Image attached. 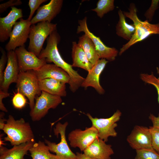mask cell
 Listing matches in <instances>:
<instances>
[{"instance_id": "6da1fadb", "label": "cell", "mask_w": 159, "mask_h": 159, "mask_svg": "<svg viewBox=\"0 0 159 159\" xmlns=\"http://www.w3.org/2000/svg\"><path fill=\"white\" fill-rule=\"evenodd\" d=\"M60 37L56 30L49 35L47 39L45 48L42 49L38 57L40 59H45L47 63L53 62L62 68L68 74L70 80L69 89L73 92H75L81 86L85 78L81 76L73 68L72 65L66 62L59 51L57 45Z\"/></svg>"}, {"instance_id": "7a4b0ae2", "label": "cell", "mask_w": 159, "mask_h": 159, "mask_svg": "<svg viewBox=\"0 0 159 159\" xmlns=\"http://www.w3.org/2000/svg\"><path fill=\"white\" fill-rule=\"evenodd\" d=\"M129 11H123L125 16L131 20L133 22L135 31L131 39L123 45L119 53L121 55L130 47L141 42L153 34H159V23L155 24L150 23L147 20L141 21L137 14V10L135 4L131 3L128 9Z\"/></svg>"}, {"instance_id": "3957f363", "label": "cell", "mask_w": 159, "mask_h": 159, "mask_svg": "<svg viewBox=\"0 0 159 159\" xmlns=\"http://www.w3.org/2000/svg\"><path fill=\"white\" fill-rule=\"evenodd\" d=\"M2 130L6 134L5 141L10 142L12 146L34 140V135L29 123L23 118L15 120L9 115Z\"/></svg>"}, {"instance_id": "277c9868", "label": "cell", "mask_w": 159, "mask_h": 159, "mask_svg": "<svg viewBox=\"0 0 159 159\" xmlns=\"http://www.w3.org/2000/svg\"><path fill=\"white\" fill-rule=\"evenodd\" d=\"M39 82L34 71L31 70L20 72L16 83L17 92L21 93L27 98L31 110L34 106L36 98L42 93Z\"/></svg>"}, {"instance_id": "5b68a950", "label": "cell", "mask_w": 159, "mask_h": 159, "mask_svg": "<svg viewBox=\"0 0 159 159\" xmlns=\"http://www.w3.org/2000/svg\"><path fill=\"white\" fill-rule=\"evenodd\" d=\"M57 24L47 21L39 22L30 27L28 51L38 57L42 50L44 42L53 31L57 30Z\"/></svg>"}, {"instance_id": "8992f818", "label": "cell", "mask_w": 159, "mask_h": 159, "mask_svg": "<svg viewBox=\"0 0 159 159\" xmlns=\"http://www.w3.org/2000/svg\"><path fill=\"white\" fill-rule=\"evenodd\" d=\"M68 125L67 122L63 124L59 122L54 129V134L57 136L59 135L60 140L58 144L46 140L45 143L48 147L50 151L55 153L57 159H77L76 154L69 148L67 142L66 137V130Z\"/></svg>"}, {"instance_id": "52a82bcc", "label": "cell", "mask_w": 159, "mask_h": 159, "mask_svg": "<svg viewBox=\"0 0 159 159\" xmlns=\"http://www.w3.org/2000/svg\"><path fill=\"white\" fill-rule=\"evenodd\" d=\"M62 102L61 97L42 91L40 95L36 97L33 108L29 115L33 121L40 120L48 113L50 109H55Z\"/></svg>"}, {"instance_id": "ba28073f", "label": "cell", "mask_w": 159, "mask_h": 159, "mask_svg": "<svg viewBox=\"0 0 159 159\" xmlns=\"http://www.w3.org/2000/svg\"><path fill=\"white\" fill-rule=\"evenodd\" d=\"M122 113L117 110L110 117L107 118H93L87 113L86 115L91 121L93 127L95 128L98 132V138L105 142L108 140L110 136H117V133L115 130L117 126L116 122L120 119Z\"/></svg>"}, {"instance_id": "9c48e42d", "label": "cell", "mask_w": 159, "mask_h": 159, "mask_svg": "<svg viewBox=\"0 0 159 159\" xmlns=\"http://www.w3.org/2000/svg\"><path fill=\"white\" fill-rule=\"evenodd\" d=\"M78 23L77 33L83 32L90 38L95 45L100 58L105 59L108 61L114 60L118 53V50L114 47H110L105 45L99 37L96 36L90 31L87 25V17L79 20Z\"/></svg>"}, {"instance_id": "30bf717a", "label": "cell", "mask_w": 159, "mask_h": 159, "mask_svg": "<svg viewBox=\"0 0 159 159\" xmlns=\"http://www.w3.org/2000/svg\"><path fill=\"white\" fill-rule=\"evenodd\" d=\"M14 24L9 37V42L5 48L7 51H14L17 48L24 45L29 38L30 27V21L27 19H20Z\"/></svg>"}, {"instance_id": "8fae6325", "label": "cell", "mask_w": 159, "mask_h": 159, "mask_svg": "<svg viewBox=\"0 0 159 159\" xmlns=\"http://www.w3.org/2000/svg\"><path fill=\"white\" fill-rule=\"evenodd\" d=\"M97 138L98 132L92 126L86 127L83 130L76 129L71 132L68 135L71 146L74 148L78 147L82 151H83Z\"/></svg>"}, {"instance_id": "7c38bea8", "label": "cell", "mask_w": 159, "mask_h": 159, "mask_svg": "<svg viewBox=\"0 0 159 159\" xmlns=\"http://www.w3.org/2000/svg\"><path fill=\"white\" fill-rule=\"evenodd\" d=\"M14 51L20 72L35 71L47 63L45 59H40L33 53L26 50L24 45L16 48Z\"/></svg>"}, {"instance_id": "4fadbf2b", "label": "cell", "mask_w": 159, "mask_h": 159, "mask_svg": "<svg viewBox=\"0 0 159 159\" xmlns=\"http://www.w3.org/2000/svg\"><path fill=\"white\" fill-rule=\"evenodd\" d=\"M127 140L130 147L135 150L144 148L153 149L150 130L146 127L135 126L127 137Z\"/></svg>"}, {"instance_id": "5bb4252c", "label": "cell", "mask_w": 159, "mask_h": 159, "mask_svg": "<svg viewBox=\"0 0 159 159\" xmlns=\"http://www.w3.org/2000/svg\"><path fill=\"white\" fill-rule=\"evenodd\" d=\"M8 58L6 66L4 75V81L0 90L8 92L10 85L16 83L20 72L17 56L14 51H7Z\"/></svg>"}, {"instance_id": "9a60e30c", "label": "cell", "mask_w": 159, "mask_h": 159, "mask_svg": "<svg viewBox=\"0 0 159 159\" xmlns=\"http://www.w3.org/2000/svg\"><path fill=\"white\" fill-rule=\"evenodd\" d=\"M63 2L62 0H51L47 4L40 7L30 21L31 24L42 21L51 23L60 12Z\"/></svg>"}, {"instance_id": "2e32d148", "label": "cell", "mask_w": 159, "mask_h": 159, "mask_svg": "<svg viewBox=\"0 0 159 159\" xmlns=\"http://www.w3.org/2000/svg\"><path fill=\"white\" fill-rule=\"evenodd\" d=\"M108 62L105 59H99L94 65L92 69L88 72L87 75L82 83L81 86L85 88L89 87H92L99 94H103L105 91L100 84L99 78Z\"/></svg>"}, {"instance_id": "e0dca14e", "label": "cell", "mask_w": 159, "mask_h": 159, "mask_svg": "<svg viewBox=\"0 0 159 159\" xmlns=\"http://www.w3.org/2000/svg\"><path fill=\"white\" fill-rule=\"evenodd\" d=\"M5 17L0 18V42H3L9 38L16 21L23 16L22 10L13 6Z\"/></svg>"}, {"instance_id": "ac0fdd59", "label": "cell", "mask_w": 159, "mask_h": 159, "mask_svg": "<svg viewBox=\"0 0 159 159\" xmlns=\"http://www.w3.org/2000/svg\"><path fill=\"white\" fill-rule=\"evenodd\" d=\"M105 142L99 138H97L84 150V153L95 159H111L110 156L114 152L111 145Z\"/></svg>"}, {"instance_id": "d6986e66", "label": "cell", "mask_w": 159, "mask_h": 159, "mask_svg": "<svg viewBox=\"0 0 159 159\" xmlns=\"http://www.w3.org/2000/svg\"><path fill=\"white\" fill-rule=\"evenodd\" d=\"M39 80L52 78L69 83L70 77L67 72L56 65L47 63L39 69L34 71Z\"/></svg>"}, {"instance_id": "ffe728a7", "label": "cell", "mask_w": 159, "mask_h": 159, "mask_svg": "<svg viewBox=\"0 0 159 159\" xmlns=\"http://www.w3.org/2000/svg\"><path fill=\"white\" fill-rule=\"evenodd\" d=\"M35 142L34 140L14 145L10 149L0 145V159H24V156Z\"/></svg>"}, {"instance_id": "44dd1931", "label": "cell", "mask_w": 159, "mask_h": 159, "mask_svg": "<svg viewBox=\"0 0 159 159\" xmlns=\"http://www.w3.org/2000/svg\"><path fill=\"white\" fill-rule=\"evenodd\" d=\"M39 88L43 91L52 95L65 97L67 95L66 83L52 78H46L39 80Z\"/></svg>"}, {"instance_id": "7402d4cb", "label": "cell", "mask_w": 159, "mask_h": 159, "mask_svg": "<svg viewBox=\"0 0 159 159\" xmlns=\"http://www.w3.org/2000/svg\"><path fill=\"white\" fill-rule=\"evenodd\" d=\"M72 67H80L88 72L94 65L88 60L83 49L75 42L72 43Z\"/></svg>"}, {"instance_id": "603a6c76", "label": "cell", "mask_w": 159, "mask_h": 159, "mask_svg": "<svg viewBox=\"0 0 159 159\" xmlns=\"http://www.w3.org/2000/svg\"><path fill=\"white\" fill-rule=\"evenodd\" d=\"M119 20L116 26V34L125 39L129 41L135 31L133 24H130L126 21L125 16L120 9L118 11Z\"/></svg>"}, {"instance_id": "cb8c5ba5", "label": "cell", "mask_w": 159, "mask_h": 159, "mask_svg": "<svg viewBox=\"0 0 159 159\" xmlns=\"http://www.w3.org/2000/svg\"><path fill=\"white\" fill-rule=\"evenodd\" d=\"M77 44L83 49L88 60L93 65L100 59L93 42L87 35L85 34L80 37Z\"/></svg>"}, {"instance_id": "d4e9b609", "label": "cell", "mask_w": 159, "mask_h": 159, "mask_svg": "<svg viewBox=\"0 0 159 159\" xmlns=\"http://www.w3.org/2000/svg\"><path fill=\"white\" fill-rule=\"evenodd\" d=\"M29 151L32 159H57L56 155L50 152L45 143L41 141L35 142Z\"/></svg>"}, {"instance_id": "484cf974", "label": "cell", "mask_w": 159, "mask_h": 159, "mask_svg": "<svg viewBox=\"0 0 159 159\" xmlns=\"http://www.w3.org/2000/svg\"><path fill=\"white\" fill-rule=\"evenodd\" d=\"M114 0H99L96 7L92 11L95 12L97 16L102 18L104 15L112 11L115 8Z\"/></svg>"}, {"instance_id": "4316f807", "label": "cell", "mask_w": 159, "mask_h": 159, "mask_svg": "<svg viewBox=\"0 0 159 159\" xmlns=\"http://www.w3.org/2000/svg\"><path fill=\"white\" fill-rule=\"evenodd\" d=\"M136 152L135 159H159V154L153 149H141Z\"/></svg>"}, {"instance_id": "83f0119b", "label": "cell", "mask_w": 159, "mask_h": 159, "mask_svg": "<svg viewBox=\"0 0 159 159\" xmlns=\"http://www.w3.org/2000/svg\"><path fill=\"white\" fill-rule=\"evenodd\" d=\"M141 79L146 83L153 85L156 89L158 95V101L159 104V77L157 78L152 72L151 74L143 73L140 75Z\"/></svg>"}, {"instance_id": "f1b7e54d", "label": "cell", "mask_w": 159, "mask_h": 159, "mask_svg": "<svg viewBox=\"0 0 159 159\" xmlns=\"http://www.w3.org/2000/svg\"><path fill=\"white\" fill-rule=\"evenodd\" d=\"M12 101L14 107L18 109L24 108L27 103L25 96L19 92L15 94L12 99Z\"/></svg>"}, {"instance_id": "f546056e", "label": "cell", "mask_w": 159, "mask_h": 159, "mask_svg": "<svg viewBox=\"0 0 159 159\" xmlns=\"http://www.w3.org/2000/svg\"><path fill=\"white\" fill-rule=\"evenodd\" d=\"M149 128L151 135L152 147L159 154V129L153 126Z\"/></svg>"}, {"instance_id": "4dcf8cb0", "label": "cell", "mask_w": 159, "mask_h": 159, "mask_svg": "<svg viewBox=\"0 0 159 159\" xmlns=\"http://www.w3.org/2000/svg\"><path fill=\"white\" fill-rule=\"evenodd\" d=\"M0 50L2 53L0 59V87H1L4 81V72L6 64L7 62L8 58L5 51L1 47Z\"/></svg>"}, {"instance_id": "1f68e13d", "label": "cell", "mask_w": 159, "mask_h": 159, "mask_svg": "<svg viewBox=\"0 0 159 159\" xmlns=\"http://www.w3.org/2000/svg\"><path fill=\"white\" fill-rule=\"evenodd\" d=\"M159 2V0H152L150 7L145 13L144 15L149 22L152 20L155 12L158 8Z\"/></svg>"}, {"instance_id": "d6a6232c", "label": "cell", "mask_w": 159, "mask_h": 159, "mask_svg": "<svg viewBox=\"0 0 159 159\" xmlns=\"http://www.w3.org/2000/svg\"><path fill=\"white\" fill-rule=\"evenodd\" d=\"M47 1V0H29L28 5L30 11L27 19L30 21L32 18V16L35 11L38 9L41 4Z\"/></svg>"}, {"instance_id": "836d02e7", "label": "cell", "mask_w": 159, "mask_h": 159, "mask_svg": "<svg viewBox=\"0 0 159 159\" xmlns=\"http://www.w3.org/2000/svg\"><path fill=\"white\" fill-rule=\"evenodd\" d=\"M22 4L20 0H10L0 4V13H2L6 11L9 7L19 5Z\"/></svg>"}, {"instance_id": "e575fe53", "label": "cell", "mask_w": 159, "mask_h": 159, "mask_svg": "<svg viewBox=\"0 0 159 159\" xmlns=\"http://www.w3.org/2000/svg\"><path fill=\"white\" fill-rule=\"evenodd\" d=\"M9 93L8 92L3 91L0 90V110L3 112H7L8 110L3 103L2 100L3 99L9 96Z\"/></svg>"}, {"instance_id": "d590c367", "label": "cell", "mask_w": 159, "mask_h": 159, "mask_svg": "<svg viewBox=\"0 0 159 159\" xmlns=\"http://www.w3.org/2000/svg\"><path fill=\"white\" fill-rule=\"evenodd\" d=\"M149 118L152 123L153 126L159 129V113L158 117L155 116L152 114H150L149 116Z\"/></svg>"}, {"instance_id": "8d00e7d4", "label": "cell", "mask_w": 159, "mask_h": 159, "mask_svg": "<svg viewBox=\"0 0 159 159\" xmlns=\"http://www.w3.org/2000/svg\"><path fill=\"white\" fill-rule=\"evenodd\" d=\"M4 113L3 112H1L0 113V129L2 130L5 124V122H6L7 119L4 118Z\"/></svg>"}, {"instance_id": "74e56055", "label": "cell", "mask_w": 159, "mask_h": 159, "mask_svg": "<svg viewBox=\"0 0 159 159\" xmlns=\"http://www.w3.org/2000/svg\"><path fill=\"white\" fill-rule=\"evenodd\" d=\"M77 155V159H95L89 158L84 153L83 154L79 152L76 153Z\"/></svg>"}, {"instance_id": "f35d334b", "label": "cell", "mask_w": 159, "mask_h": 159, "mask_svg": "<svg viewBox=\"0 0 159 159\" xmlns=\"http://www.w3.org/2000/svg\"><path fill=\"white\" fill-rule=\"evenodd\" d=\"M24 159H25L24 158Z\"/></svg>"}]
</instances>
